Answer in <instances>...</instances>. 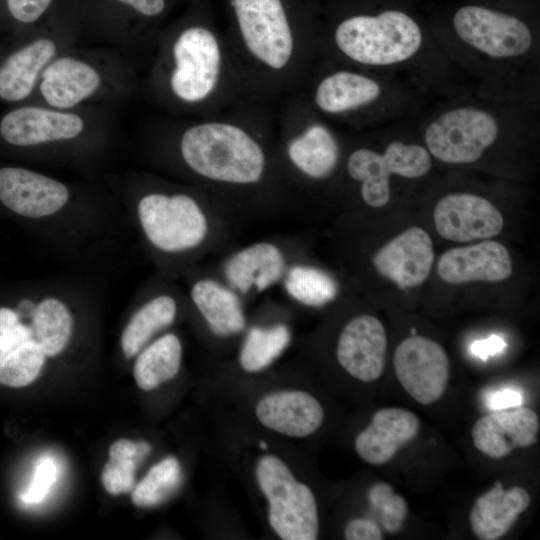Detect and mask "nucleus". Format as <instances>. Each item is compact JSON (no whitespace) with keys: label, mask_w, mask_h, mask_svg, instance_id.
Listing matches in <instances>:
<instances>
[{"label":"nucleus","mask_w":540,"mask_h":540,"mask_svg":"<svg viewBox=\"0 0 540 540\" xmlns=\"http://www.w3.org/2000/svg\"><path fill=\"white\" fill-rule=\"evenodd\" d=\"M69 196L63 183L43 174L20 167L0 169V201L20 216L41 219L54 215Z\"/></svg>","instance_id":"ddd939ff"},{"label":"nucleus","mask_w":540,"mask_h":540,"mask_svg":"<svg viewBox=\"0 0 540 540\" xmlns=\"http://www.w3.org/2000/svg\"><path fill=\"white\" fill-rule=\"evenodd\" d=\"M46 355L34 338L8 353L0 362V384L8 387H25L39 375Z\"/></svg>","instance_id":"72a5a7b5"},{"label":"nucleus","mask_w":540,"mask_h":540,"mask_svg":"<svg viewBox=\"0 0 540 540\" xmlns=\"http://www.w3.org/2000/svg\"><path fill=\"white\" fill-rule=\"evenodd\" d=\"M290 339V330L284 324L251 328L239 355L241 367L247 372L265 369L283 353Z\"/></svg>","instance_id":"7c9ffc66"},{"label":"nucleus","mask_w":540,"mask_h":540,"mask_svg":"<svg viewBox=\"0 0 540 540\" xmlns=\"http://www.w3.org/2000/svg\"><path fill=\"white\" fill-rule=\"evenodd\" d=\"M176 313V302L169 295L156 296L143 304L122 332L120 343L124 356H136L157 332L174 321Z\"/></svg>","instance_id":"cd10ccee"},{"label":"nucleus","mask_w":540,"mask_h":540,"mask_svg":"<svg viewBox=\"0 0 540 540\" xmlns=\"http://www.w3.org/2000/svg\"><path fill=\"white\" fill-rule=\"evenodd\" d=\"M513 271L507 248L498 241L455 247L444 252L437 262V274L449 284L502 282Z\"/></svg>","instance_id":"dca6fc26"},{"label":"nucleus","mask_w":540,"mask_h":540,"mask_svg":"<svg viewBox=\"0 0 540 540\" xmlns=\"http://www.w3.org/2000/svg\"><path fill=\"white\" fill-rule=\"evenodd\" d=\"M285 289L297 302L311 307H321L333 301L338 294V284L327 272L306 265L292 267L285 278Z\"/></svg>","instance_id":"2f4dec72"},{"label":"nucleus","mask_w":540,"mask_h":540,"mask_svg":"<svg viewBox=\"0 0 540 540\" xmlns=\"http://www.w3.org/2000/svg\"><path fill=\"white\" fill-rule=\"evenodd\" d=\"M57 478V467L50 457H41L34 469L32 481L21 494L26 503H38L48 494Z\"/></svg>","instance_id":"e433bc0d"},{"label":"nucleus","mask_w":540,"mask_h":540,"mask_svg":"<svg viewBox=\"0 0 540 540\" xmlns=\"http://www.w3.org/2000/svg\"><path fill=\"white\" fill-rule=\"evenodd\" d=\"M33 338L49 357L60 354L68 345L73 332V316L69 307L56 297H46L31 315Z\"/></svg>","instance_id":"c85d7f7f"},{"label":"nucleus","mask_w":540,"mask_h":540,"mask_svg":"<svg viewBox=\"0 0 540 540\" xmlns=\"http://www.w3.org/2000/svg\"><path fill=\"white\" fill-rule=\"evenodd\" d=\"M530 502V494L523 487L505 489L498 481L480 495L471 508V530L481 540L499 539L511 529Z\"/></svg>","instance_id":"aec40b11"},{"label":"nucleus","mask_w":540,"mask_h":540,"mask_svg":"<svg viewBox=\"0 0 540 540\" xmlns=\"http://www.w3.org/2000/svg\"><path fill=\"white\" fill-rule=\"evenodd\" d=\"M137 216L149 243L165 253L195 249L209 231L202 208L185 194H147L138 202Z\"/></svg>","instance_id":"20e7f679"},{"label":"nucleus","mask_w":540,"mask_h":540,"mask_svg":"<svg viewBox=\"0 0 540 540\" xmlns=\"http://www.w3.org/2000/svg\"><path fill=\"white\" fill-rule=\"evenodd\" d=\"M100 82V76L92 66L62 57L44 70L40 91L49 105L70 108L93 94Z\"/></svg>","instance_id":"4be33fe9"},{"label":"nucleus","mask_w":540,"mask_h":540,"mask_svg":"<svg viewBox=\"0 0 540 540\" xmlns=\"http://www.w3.org/2000/svg\"><path fill=\"white\" fill-rule=\"evenodd\" d=\"M191 298L217 336H230L245 327V317L237 294L213 279H200L191 288Z\"/></svg>","instance_id":"5701e85b"},{"label":"nucleus","mask_w":540,"mask_h":540,"mask_svg":"<svg viewBox=\"0 0 540 540\" xmlns=\"http://www.w3.org/2000/svg\"><path fill=\"white\" fill-rule=\"evenodd\" d=\"M539 427L536 412L517 406L480 417L473 425L471 435L478 451L489 458L501 459L516 448L535 444Z\"/></svg>","instance_id":"2eb2a0df"},{"label":"nucleus","mask_w":540,"mask_h":540,"mask_svg":"<svg viewBox=\"0 0 540 540\" xmlns=\"http://www.w3.org/2000/svg\"><path fill=\"white\" fill-rule=\"evenodd\" d=\"M380 94L377 81L358 73L339 71L320 82L315 102L327 113H341L369 104Z\"/></svg>","instance_id":"393cba45"},{"label":"nucleus","mask_w":540,"mask_h":540,"mask_svg":"<svg viewBox=\"0 0 540 540\" xmlns=\"http://www.w3.org/2000/svg\"><path fill=\"white\" fill-rule=\"evenodd\" d=\"M387 349L386 331L379 319L359 315L342 329L336 348L339 364L362 382L379 379L384 371Z\"/></svg>","instance_id":"4468645a"},{"label":"nucleus","mask_w":540,"mask_h":540,"mask_svg":"<svg viewBox=\"0 0 540 540\" xmlns=\"http://www.w3.org/2000/svg\"><path fill=\"white\" fill-rule=\"evenodd\" d=\"M394 369L404 390L422 405L438 401L448 385V356L438 342L427 337L404 339L395 350Z\"/></svg>","instance_id":"1a4fd4ad"},{"label":"nucleus","mask_w":540,"mask_h":540,"mask_svg":"<svg viewBox=\"0 0 540 540\" xmlns=\"http://www.w3.org/2000/svg\"><path fill=\"white\" fill-rule=\"evenodd\" d=\"M453 26L464 43L491 58L522 56L533 42L530 28L519 18L483 6L461 7Z\"/></svg>","instance_id":"0eeeda50"},{"label":"nucleus","mask_w":540,"mask_h":540,"mask_svg":"<svg viewBox=\"0 0 540 540\" xmlns=\"http://www.w3.org/2000/svg\"><path fill=\"white\" fill-rule=\"evenodd\" d=\"M440 236L454 242L489 239L503 229L501 212L489 200L471 193H451L442 197L433 211Z\"/></svg>","instance_id":"9b49d317"},{"label":"nucleus","mask_w":540,"mask_h":540,"mask_svg":"<svg viewBox=\"0 0 540 540\" xmlns=\"http://www.w3.org/2000/svg\"><path fill=\"white\" fill-rule=\"evenodd\" d=\"M347 540H381L383 534L375 521L366 518L350 520L344 529Z\"/></svg>","instance_id":"58836bf2"},{"label":"nucleus","mask_w":540,"mask_h":540,"mask_svg":"<svg viewBox=\"0 0 540 540\" xmlns=\"http://www.w3.org/2000/svg\"><path fill=\"white\" fill-rule=\"evenodd\" d=\"M256 416L265 427L290 437H306L317 431L324 419L319 401L305 391L285 390L264 396Z\"/></svg>","instance_id":"6ab92c4d"},{"label":"nucleus","mask_w":540,"mask_h":540,"mask_svg":"<svg viewBox=\"0 0 540 540\" xmlns=\"http://www.w3.org/2000/svg\"><path fill=\"white\" fill-rule=\"evenodd\" d=\"M368 500L385 531L396 534L402 529L408 506L406 500L395 493L391 485L385 482L374 484L368 492Z\"/></svg>","instance_id":"f704fd0d"},{"label":"nucleus","mask_w":540,"mask_h":540,"mask_svg":"<svg viewBox=\"0 0 540 540\" xmlns=\"http://www.w3.org/2000/svg\"><path fill=\"white\" fill-rule=\"evenodd\" d=\"M181 358L179 338L172 333L161 336L138 353L133 368L137 385L148 391L171 380L179 371Z\"/></svg>","instance_id":"bb28decb"},{"label":"nucleus","mask_w":540,"mask_h":540,"mask_svg":"<svg viewBox=\"0 0 540 540\" xmlns=\"http://www.w3.org/2000/svg\"><path fill=\"white\" fill-rule=\"evenodd\" d=\"M259 446H260V448H262V449H264V450L267 449V443L264 442V441L259 442Z\"/></svg>","instance_id":"37998d69"},{"label":"nucleus","mask_w":540,"mask_h":540,"mask_svg":"<svg viewBox=\"0 0 540 540\" xmlns=\"http://www.w3.org/2000/svg\"><path fill=\"white\" fill-rule=\"evenodd\" d=\"M55 55L49 39H38L11 54L0 67V98L18 101L32 91L40 70Z\"/></svg>","instance_id":"b1692460"},{"label":"nucleus","mask_w":540,"mask_h":540,"mask_svg":"<svg viewBox=\"0 0 540 540\" xmlns=\"http://www.w3.org/2000/svg\"><path fill=\"white\" fill-rule=\"evenodd\" d=\"M335 42L347 57L358 63L388 66L417 54L423 35L406 13L386 10L376 16L359 15L344 20L335 31Z\"/></svg>","instance_id":"f03ea898"},{"label":"nucleus","mask_w":540,"mask_h":540,"mask_svg":"<svg viewBox=\"0 0 540 540\" xmlns=\"http://www.w3.org/2000/svg\"><path fill=\"white\" fill-rule=\"evenodd\" d=\"M132 6L139 13L146 16L160 14L165 6L164 0H118Z\"/></svg>","instance_id":"79ce46f5"},{"label":"nucleus","mask_w":540,"mask_h":540,"mask_svg":"<svg viewBox=\"0 0 540 540\" xmlns=\"http://www.w3.org/2000/svg\"><path fill=\"white\" fill-rule=\"evenodd\" d=\"M173 55L176 62L171 76L173 92L187 102L207 97L220 71L221 53L215 36L202 27L186 29L177 38Z\"/></svg>","instance_id":"9d476101"},{"label":"nucleus","mask_w":540,"mask_h":540,"mask_svg":"<svg viewBox=\"0 0 540 540\" xmlns=\"http://www.w3.org/2000/svg\"><path fill=\"white\" fill-rule=\"evenodd\" d=\"M419 419L411 411L388 407L376 411L370 424L355 439V450L371 465L389 462L419 431Z\"/></svg>","instance_id":"f3484780"},{"label":"nucleus","mask_w":540,"mask_h":540,"mask_svg":"<svg viewBox=\"0 0 540 540\" xmlns=\"http://www.w3.org/2000/svg\"><path fill=\"white\" fill-rule=\"evenodd\" d=\"M507 346L505 340L499 335H491L487 338L476 340L470 345L471 353L486 361L489 357L501 353Z\"/></svg>","instance_id":"a19ab883"},{"label":"nucleus","mask_w":540,"mask_h":540,"mask_svg":"<svg viewBox=\"0 0 540 540\" xmlns=\"http://www.w3.org/2000/svg\"><path fill=\"white\" fill-rule=\"evenodd\" d=\"M249 51L266 65L280 69L292 54L293 38L280 0H232Z\"/></svg>","instance_id":"6e6552de"},{"label":"nucleus","mask_w":540,"mask_h":540,"mask_svg":"<svg viewBox=\"0 0 540 540\" xmlns=\"http://www.w3.org/2000/svg\"><path fill=\"white\" fill-rule=\"evenodd\" d=\"M150 451L151 446L145 441L133 442L128 439L115 441L110 446V459L101 474L105 490L111 495L132 491L136 469Z\"/></svg>","instance_id":"c756f323"},{"label":"nucleus","mask_w":540,"mask_h":540,"mask_svg":"<svg viewBox=\"0 0 540 540\" xmlns=\"http://www.w3.org/2000/svg\"><path fill=\"white\" fill-rule=\"evenodd\" d=\"M83 127V120L76 114L23 107L2 118L0 134L10 144L34 146L75 138Z\"/></svg>","instance_id":"a211bd4d"},{"label":"nucleus","mask_w":540,"mask_h":540,"mask_svg":"<svg viewBox=\"0 0 540 540\" xmlns=\"http://www.w3.org/2000/svg\"><path fill=\"white\" fill-rule=\"evenodd\" d=\"M485 403L489 410L496 411L521 406L523 394L513 387H505L489 391L485 395Z\"/></svg>","instance_id":"ea45409f"},{"label":"nucleus","mask_w":540,"mask_h":540,"mask_svg":"<svg viewBox=\"0 0 540 540\" xmlns=\"http://www.w3.org/2000/svg\"><path fill=\"white\" fill-rule=\"evenodd\" d=\"M33 338L31 326L21 322L20 314L0 307V362L21 343Z\"/></svg>","instance_id":"c9c22d12"},{"label":"nucleus","mask_w":540,"mask_h":540,"mask_svg":"<svg viewBox=\"0 0 540 540\" xmlns=\"http://www.w3.org/2000/svg\"><path fill=\"white\" fill-rule=\"evenodd\" d=\"M431 155L417 144L393 141L384 153L367 148L352 152L347 161L350 177L361 182V197L370 207L381 208L390 200V177L415 179L428 173Z\"/></svg>","instance_id":"423d86ee"},{"label":"nucleus","mask_w":540,"mask_h":540,"mask_svg":"<svg viewBox=\"0 0 540 540\" xmlns=\"http://www.w3.org/2000/svg\"><path fill=\"white\" fill-rule=\"evenodd\" d=\"M186 164L199 175L232 184L260 180L265 156L260 145L241 128L204 123L188 129L180 143Z\"/></svg>","instance_id":"f257e3e1"},{"label":"nucleus","mask_w":540,"mask_h":540,"mask_svg":"<svg viewBox=\"0 0 540 540\" xmlns=\"http://www.w3.org/2000/svg\"><path fill=\"white\" fill-rule=\"evenodd\" d=\"M434 262L433 241L421 227L407 228L382 247L372 257L377 273L406 290L422 284Z\"/></svg>","instance_id":"f8f14e48"},{"label":"nucleus","mask_w":540,"mask_h":540,"mask_svg":"<svg viewBox=\"0 0 540 540\" xmlns=\"http://www.w3.org/2000/svg\"><path fill=\"white\" fill-rule=\"evenodd\" d=\"M499 125L489 112L475 107L448 110L426 128V149L436 159L448 164L477 161L496 141Z\"/></svg>","instance_id":"39448f33"},{"label":"nucleus","mask_w":540,"mask_h":540,"mask_svg":"<svg viewBox=\"0 0 540 540\" xmlns=\"http://www.w3.org/2000/svg\"><path fill=\"white\" fill-rule=\"evenodd\" d=\"M259 487L269 502L268 519L284 540H314L318 536V511L311 489L298 482L278 457H262L256 466Z\"/></svg>","instance_id":"7ed1b4c3"},{"label":"nucleus","mask_w":540,"mask_h":540,"mask_svg":"<svg viewBox=\"0 0 540 540\" xmlns=\"http://www.w3.org/2000/svg\"><path fill=\"white\" fill-rule=\"evenodd\" d=\"M181 466L175 457L155 464L133 488L131 500L138 507H154L167 500L180 486Z\"/></svg>","instance_id":"473e14b6"},{"label":"nucleus","mask_w":540,"mask_h":540,"mask_svg":"<svg viewBox=\"0 0 540 540\" xmlns=\"http://www.w3.org/2000/svg\"><path fill=\"white\" fill-rule=\"evenodd\" d=\"M288 155L305 175L322 179L330 175L337 164L338 146L327 128L315 124L291 141Z\"/></svg>","instance_id":"a878e982"},{"label":"nucleus","mask_w":540,"mask_h":540,"mask_svg":"<svg viewBox=\"0 0 540 540\" xmlns=\"http://www.w3.org/2000/svg\"><path fill=\"white\" fill-rule=\"evenodd\" d=\"M51 0H7L11 15L23 23L36 21L47 9Z\"/></svg>","instance_id":"4c0bfd02"},{"label":"nucleus","mask_w":540,"mask_h":540,"mask_svg":"<svg viewBox=\"0 0 540 540\" xmlns=\"http://www.w3.org/2000/svg\"><path fill=\"white\" fill-rule=\"evenodd\" d=\"M285 257L276 245L259 242L233 254L224 265V275L232 289L247 294L262 292L284 274Z\"/></svg>","instance_id":"412c9836"}]
</instances>
